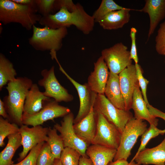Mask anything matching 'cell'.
Returning <instances> with one entry per match:
<instances>
[{"label": "cell", "mask_w": 165, "mask_h": 165, "mask_svg": "<svg viewBox=\"0 0 165 165\" xmlns=\"http://www.w3.org/2000/svg\"><path fill=\"white\" fill-rule=\"evenodd\" d=\"M55 8L57 12L42 16L38 22L40 24L53 29L74 25L85 35L93 30L95 23L94 18L79 3L75 4L71 0H56Z\"/></svg>", "instance_id": "cell-1"}, {"label": "cell", "mask_w": 165, "mask_h": 165, "mask_svg": "<svg viewBox=\"0 0 165 165\" xmlns=\"http://www.w3.org/2000/svg\"><path fill=\"white\" fill-rule=\"evenodd\" d=\"M33 84L30 79L19 77L7 84L6 88L8 95L4 97L3 101L10 122L20 127L23 125L22 119L25 101Z\"/></svg>", "instance_id": "cell-2"}, {"label": "cell", "mask_w": 165, "mask_h": 165, "mask_svg": "<svg viewBox=\"0 0 165 165\" xmlns=\"http://www.w3.org/2000/svg\"><path fill=\"white\" fill-rule=\"evenodd\" d=\"M38 13L35 2L32 5H24L12 0H0V21L4 24L17 23L30 30L42 16Z\"/></svg>", "instance_id": "cell-3"}, {"label": "cell", "mask_w": 165, "mask_h": 165, "mask_svg": "<svg viewBox=\"0 0 165 165\" xmlns=\"http://www.w3.org/2000/svg\"><path fill=\"white\" fill-rule=\"evenodd\" d=\"M32 29V35L28 39L29 44L37 50L50 51L52 58L61 48L63 40L68 34L67 28L65 27L53 29L34 25Z\"/></svg>", "instance_id": "cell-4"}, {"label": "cell", "mask_w": 165, "mask_h": 165, "mask_svg": "<svg viewBox=\"0 0 165 165\" xmlns=\"http://www.w3.org/2000/svg\"><path fill=\"white\" fill-rule=\"evenodd\" d=\"M147 123L143 120L137 119L134 117L128 121L121 133L120 144L113 161L127 160L138 138L147 130Z\"/></svg>", "instance_id": "cell-5"}, {"label": "cell", "mask_w": 165, "mask_h": 165, "mask_svg": "<svg viewBox=\"0 0 165 165\" xmlns=\"http://www.w3.org/2000/svg\"><path fill=\"white\" fill-rule=\"evenodd\" d=\"M96 115V128L91 144L98 145L116 150L120 142L121 133L98 111Z\"/></svg>", "instance_id": "cell-6"}, {"label": "cell", "mask_w": 165, "mask_h": 165, "mask_svg": "<svg viewBox=\"0 0 165 165\" xmlns=\"http://www.w3.org/2000/svg\"><path fill=\"white\" fill-rule=\"evenodd\" d=\"M71 112L68 107L61 105L54 99L50 98L44 102L42 108L37 113L33 115L23 113L22 123L32 127L41 125L48 120L63 117Z\"/></svg>", "instance_id": "cell-7"}, {"label": "cell", "mask_w": 165, "mask_h": 165, "mask_svg": "<svg viewBox=\"0 0 165 165\" xmlns=\"http://www.w3.org/2000/svg\"><path fill=\"white\" fill-rule=\"evenodd\" d=\"M94 107L115 125L121 133L127 123L134 117L130 111L119 109L115 106L105 94H97Z\"/></svg>", "instance_id": "cell-8"}, {"label": "cell", "mask_w": 165, "mask_h": 165, "mask_svg": "<svg viewBox=\"0 0 165 165\" xmlns=\"http://www.w3.org/2000/svg\"><path fill=\"white\" fill-rule=\"evenodd\" d=\"M101 56L109 70V72L119 75L128 66L132 64L130 51L122 42L103 50Z\"/></svg>", "instance_id": "cell-9"}, {"label": "cell", "mask_w": 165, "mask_h": 165, "mask_svg": "<svg viewBox=\"0 0 165 165\" xmlns=\"http://www.w3.org/2000/svg\"><path fill=\"white\" fill-rule=\"evenodd\" d=\"M42 78L38 81V84L43 87V92L46 97L53 98L58 102H69L73 99V97L62 86L57 79L54 72V67L53 66L48 70L45 69L41 72Z\"/></svg>", "instance_id": "cell-10"}, {"label": "cell", "mask_w": 165, "mask_h": 165, "mask_svg": "<svg viewBox=\"0 0 165 165\" xmlns=\"http://www.w3.org/2000/svg\"><path fill=\"white\" fill-rule=\"evenodd\" d=\"M74 116L71 112L63 117L61 124L56 123L54 127L59 132L64 148L68 147L75 150L81 156H86V151L88 145L75 134L73 128Z\"/></svg>", "instance_id": "cell-11"}, {"label": "cell", "mask_w": 165, "mask_h": 165, "mask_svg": "<svg viewBox=\"0 0 165 165\" xmlns=\"http://www.w3.org/2000/svg\"><path fill=\"white\" fill-rule=\"evenodd\" d=\"M48 128L41 125L29 127L23 124L20 127L19 132L21 137L23 148L19 155L18 160L19 162L24 159L35 146L41 142H47Z\"/></svg>", "instance_id": "cell-12"}, {"label": "cell", "mask_w": 165, "mask_h": 165, "mask_svg": "<svg viewBox=\"0 0 165 165\" xmlns=\"http://www.w3.org/2000/svg\"><path fill=\"white\" fill-rule=\"evenodd\" d=\"M56 61L59 65L60 70L72 84L79 95V108L78 113L74 119V124H75L80 121L89 113L92 107L94 105L97 94L90 89L87 83L81 84L74 80L62 68L57 59Z\"/></svg>", "instance_id": "cell-13"}, {"label": "cell", "mask_w": 165, "mask_h": 165, "mask_svg": "<svg viewBox=\"0 0 165 165\" xmlns=\"http://www.w3.org/2000/svg\"><path fill=\"white\" fill-rule=\"evenodd\" d=\"M94 70L89 75L87 83L90 89L97 94H104L109 72L101 56L94 63Z\"/></svg>", "instance_id": "cell-14"}, {"label": "cell", "mask_w": 165, "mask_h": 165, "mask_svg": "<svg viewBox=\"0 0 165 165\" xmlns=\"http://www.w3.org/2000/svg\"><path fill=\"white\" fill-rule=\"evenodd\" d=\"M120 87L125 105V110L131 109L132 97L138 79L135 64L128 66L119 74Z\"/></svg>", "instance_id": "cell-15"}, {"label": "cell", "mask_w": 165, "mask_h": 165, "mask_svg": "<svg viewBox=\"0 0 165 165\" xmlns=\"http://www.w3.org/2000/svg\"><path fill=\"white\" fill-rule=\"evenodd\" d=\"M94 105L87 116L79 122L73 124L75 134L87 144L88 146L92 144L96 131V115Z\"/></svg>", "instance_id": "cell-16"}, {"label": "cell", "mask_w": 165, "mask_h": 165, "mask_svg": "<svg viewBox=\"0 0 165 165\" xmlns=\"http://www.w3.org/2000/svg\"><path fill=\"white\" fill-rule=\"evenodd\" d=\"M139 165H165V137L159 145L141 151L131 160Z\"/></svg>", "instance_id": "cell-17"}, {"label": "cell", "mask_w": 165, "mask_h": 165, "mask_svg": "<svg viewBox=\"0 0 165 165\" xmlns=\"http://www.w3.org/2000/svg\"><path fill=\"white\" fill-rule=\"evenodd\" d=\"M144 7L138 11L147 13L150 19L148 39L160 22L165 17V0H146Z\"/></svg>", "instance_id": "cell-18"}, {"label": "cell", "mask_w": 165, "mask_h": 165, "mask_svg": "<svg viewBox=\"0 0 165 165\" xmlns=\"http://www.w3.org/2000/svg\"><path fill=\"white\" fill-rule=\"evenodd\" d=\"M140 89L138 81L133 93L131 105V109L134 113V117L137 119L145 120L150 125L157 126L159 120L150 114Z\"/></svg>", "instance_id": "cell-19"}, {"label": "cell", "mask_w": 165, "mask_h": 165, "mask_svg": "<svg viewBox=\"0 0 165 165\" xmlns=\"http://www.w3.org/2000/svg\"><path fill=\"white\" fill-rule=\"evenodd\" d=\"M138 9L126 8L112 11L104 17L98 22L100 25L105 30H116L122 28L130 21V11Z\"/></svg>", "instance_id": "cell-20"}, {"label": "cell", "mask_w": 165, "mask_h": 165, "mask_svg": "<svg viewBox=\"0 0 165 165\" xmlns=\"http://www.w3.org/2000/svg\"><path fill=\"white\" fill-rule=\"evenodd\" d=\"M104 94L117 108L126 110L125 101L119 84V75L109 72Z\"/></svg>", "instance_id": "cell-21"}, {"label": "cell", "mask_w": 165, "mask_h": 165, "mask_svg": "<svg viewBox=\"0 0 165 165\" xmlns=\"http://www.w3.org/2000/svg\"><path fill=\"white\" fill-rule=\"evenodd\" d=\"M50 98L39 90L37 84L33 83L26 95L23 113L28 115L37 113L42 108L44 102Z\"/></svg>", "instance_id": "cell-22"}, {"label": "cell", "mask_w": 165, "mask_h": 165, "mask_svg": "<svg viewBox=\"0 0 165 165\" xmlns=\"http://www.w3.org/2000/svg\"><path fill=\"white\" fill-rule=\"evenodd\" d=\"M116 152L115 149L91 144L87 147L86 154L93 165H108L113 160Z\"/></svg>", "instance_id": "cell-23"}, {"label": "cell", "mask_w": 165, "mask_h": 165, "mask_svg": "<svg viewBox=\"0 0 165 165\" xmlns=\"http://www.w3.org/2000/svg\"><path fill=\"white\" fill-rule=\"evenodd\" d=\"M7 138V144L0 153V165H12L15 152L22 145L21 137L19 132L9 135Z\"/></svg>", "instance_id": "cell-24"}, {"label": "cell", "mask_w": 165, "mask_h": 165, "mask_svg": "<svg viewBox=\"0 0 165 165\" xmlns=\"http://www.w3.org/2000/svg\"><path fill=\"white\" fill-rule=\"evenodd\" d=\"M17 72L13 63L2 53H0V90L8 83L16 79Z\"/></svg>", "instance_id": "cell-25"}, {"label": "cell", "mask_w": 165, "mask_h": 165, "mask_svg": "<svg viewBox=\"0 0 165 165\" xmlns=\"http://www.w3.org/2000/svg\"><path fill=\"white\" fill-rule=\"evenodd\" d=\"M57 131L54 127L53 128L49 127L46 142L55 159H60L64 147L63 140L60 135L58 134Z\"/></svg>", "instance_id": "cell-26"}, {"label": "cell", "mask_w": 165, "mask_h": 165, "mask_svg": "<svg viewBox=\"0 0 165 165\" xmlns=\"http://www.w3.org/2000/svg\"><path fill=\"white\" fill-rule=\"evenodd\" d=\"M126 8L119 5L113 0H102L99 6L94 12L92 16L95 22L98 23L109 13Z\"/></svg>", "instance_id": "cell-27"}, {"label": "cell", "mask_w": 165, "mask_h": 165, "mask_svg": "<svg viewBox=\"0 0 165 165\" xmlns=\"http://www.w3.org/2000/svg\"><path fill=\"white\" fill-rule=\"evenodd\" d=\"M16 124L0 117V147L5 145L4 140L9 135L19 132L20 127Z\"/></svg>", "instance_id": "cell-28"}, {"label": "cell", "mask_w": 165, "mask_h": 165, "mask_svg": "<svg viewBox=\"0 0 165 165\" xmlns=\"http://www.w3.org/2000/svg\"><path fill=\"white\" fill-rule=\"evenodd\" d=\"M81 156L75 150L65 147L61 153L60 160L62 165H79Z\"/></svg>", "instance_id": "cell-29"}, {"label": "cell", "mask_w": 165, "mask_h": 165, "mask_svg": "<svg viewBox=\"0 0 165 165\" xmlns=\"http://www.w3.org/2000/svg\"><path fill=\"white\" fill-rule=\"evenodd\" d=\"M55 160L49 145L45 142L37 157L36 165H53Z\"/></svg>", "instance_id": "cell-30"}, {"label": "cell", "mask_w": 165, "mask_h": 165, "mask_svg": "<svg viewBox=\"0 0 165 165\" xmlns=\"http://www.w3.org/2000/svg\"><path fill=\"white\" fill-rule=\"evenodd\" d=\"M161 130L153 125H150L149 127L142 135L140 146L134 156H136L141 151L145 149L147 144L152 138L160 134Z\"/></svg>", "instance_id": "cell-31"}, {"label": "cell", "mask_w": 165, "mask_h": 165, "mask_svg": "<svg viewBox=\"0 0 165 165\" xmlns=\"http://www.w3.org/2000/svg\"><path fill=\"white\" fill-rule=\"evenodd\" d=\"M56 0H35L37 12L42 16L54 13Z\"/></svg>", "instance_id": "cell-32"}, {"label": "cell", "mask_w": 165, "mask_h": 165, "mask_svg": "<svg viewBox=\"0 0 165 165\" xmlns=\"http://www.w3.org/2000/svg\"><path fill=\"white\" fill-rule=\"evenodd\" d=\"M45 142H41L34 147L23 160L12 165H36L37 157L41 148Z\"/></svg>", "instance_id": "cell-33"}, {"label": "cell", "mask_w": 165, "mask_h": 165, "mask_svg": "<svg viewBox=\"0 0 165 165\" xmlns=\"http://www.w3.org/2000/svg\"><path fill=\"white\" fill-rule=\"evenodd\" d=\"M155 49L159 54L164 55L165 53V21L160 25L155 38Z\"/></svg>", "instance_id": "cell-34"}, {"label": "cell", "mask_w": 165, "mask_h": 165, "mask_svg": "<svg viewBox=\"0 0 165 165\" xmlns=\"http://www.w3.org/2000/svg\"><path fill=\"white\" fill-rule=\"evenodd\" d=\"M136 75L140 88L141 89L143 98L147 104H149L147 96V89L149 81L143 75V70L141 66L138 64H135Z\"/></svg>", "instance_id": "cell-35"}, {"label": "cell", "mask_w": 165, "mask_h": 165, "mask_svg": "<svg viewBox=\"0 0 165 165\" xmlns=\"http://www.w3.org/2000/svg\"><path fill=\"white\" fill-rule=\"evenodd\" d=\"M137 32V30L135 28L132 27L131 28L130 36L131 39V43L130 53L131 58L134 61L135 64H138V62L136 44V35Z\"/></svg>", "instance_id": "cell-36"}, {"label": "cell", "mask_w": 165, "mask_h": 165, "mask_svg": "<svg viewBox=\"0 0 165 165\" xmlns=\"http://www.w3.org/2000/svg\"><path fill=\"white\" fill-rule=\"evenodd\" d=\"M147 106L150 114L153 117L161 118L165 121V113L153 107L149 104L147 105Z\"/></svg>", "instance_id": "cell-37"}, {"label": "cell", "mask_w": 165, "mask_h": 165, "mask_svg": "<svg viewBox=\"0 0 165 165\" xmlns=\"http://www.w3.org/2000/svg\"><path fill=\"white\" fill-rule=\"evenodd\" d=\"M108 165H139L134 161L131 160L129 163L127 160L124 159L118 160L110 162Z\"/></svg>", "instance_id": "cell-38"}, {"label": "cell", "mask_w": 165, "mask_h": 165, "mask_svg": "<svg viewBox=\"0 0 165 165\" xmlns=\"http://www.w3.org/2000/svg\"><path fill=\"white\" fill-rule=\"evenodd\" d=\"M0 115L5 119H8L9 116L7 112L4 103L1 99H0Z\"/></svg>", "instance_id": "cell-39"}, {"label": "cell", "mask_w": 165, "mask_h": 165, "mask_svg": "<svg viewBox=\"0 0 165 165\" xmlns=\"http://www.w3.org/2000/svg\"><path fill=\"white\" fill-rule=\"evenodd\" d=\"M79 165H93L90 159L88 157L81 156L79 161Z\"/></svg>", "instance_id": "cell-40"}, {"label": "cell", "mask_w": 165, "mask_h": 165, "mask_svg": "<svg viewBox=\"0 0 165 165\" xmlns=\"http://www.w3.org/2000/svg\"><path fill=\"white\" fill-rule=\"evenodd\" d=\"M17 3L24 5H32L35 4V0H12Z\"/></svg>", "instance_id": "cell-41"}, {"label": "cell", "mask_w": 165, "mask_h": 165, "mask_svg": "<svg viewBox=\"0 0 165 165\" xmlns=\"http://www.w3.org/2000/svg\"><path fill=\"white\" fill-rule=\"evenodd\" d=\"M53 165H62L60 159H55Z\"/></svg>", "instance_id": "cell-42"}, {"label": "cell", "mask_w": 165, "mask_h": 165, "mask_svg": "<svg viewBox=\"0 0 165 165\" xmlns=\"http://www.w3.org/2000/svg\"><path fill=\"white\" fill-rule=\"evenodd\" d=\"M164 133H165V129L163 130H160V134H164Z\"/></svg>", "instance_id": "cell-43"}, {"label": "cell", "mask_w": 165, "mask_h": 165, "mask_svg": "<svg viewBox=\"0 0 165 165\" xmlns=\"http://www.w3.org/2000/svg\"><path fill=\"white\" fill-rule=\"evenodd\" d=\"M164 56H165V54H164Z\"/></svg>", "instance_id": "cell-44"}]
</instances>
